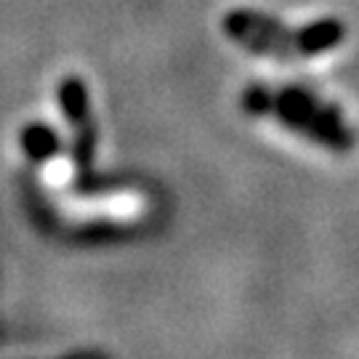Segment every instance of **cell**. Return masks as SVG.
<instances>
[{"mask_svg":"<svg viewBox=\"0 0 359 359\" xmlns=\"http://www.w3.org/2000/svg\"><path fill=\"white\" fill-rule=\"evenodd\" d=\"M245 107L253 115L274 117L277 123L304 133L314 144H322L333 152H351L357 144L346 117L306 90L250 88L245 93Z\"/></svg>","mask_w":359,"mask_h":359,"instance_id":"obj_2","label":"cell"},{"mask_svg":"<svg viewBox=\"0 0 359 359\" xmlns=\"http://www.w3.org/2000/svg\"><path fill=\"white\" fill-rule=\"evenodd\" d=\"M224 29L234 43H240L248 51L283 62L320 56L333 51L344 40V27L333 19L314 22L304 29H290L256 11H231L224 19Z\"/></svg>","mask_w":359,"mask_h":359,"instance_id":"obj_1","label":"cell"}]
</instances>
